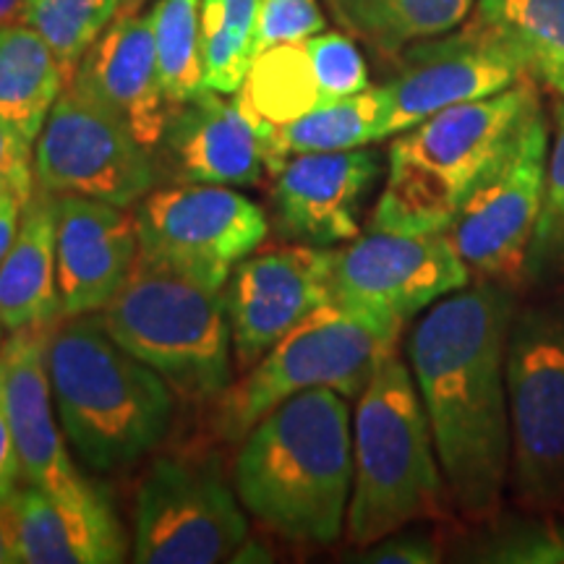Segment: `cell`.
I'll use <instances>...</instances> for the list:
<instances>
[{"mask_svg": "<svg viewBox=\"0 0 564 564\" xmlns=\"http://www.w3.org/2000/svg\"><path fill=\"white\" fill-rule=\"evenodd\" d=\"M552 133L544 108L520 123L510 144L491 162L463 202L447 236L470 272L510 285L523 278L541 202Z\"/></svg>", "mask_w": 564, "mask_h": 564, "instance_id": "11", "label": "cell"}, {"mask_svg": "<svg viewBox=\"0 0 564 564\" xmlns=\"http://www.w3.org/2000/svg\"><path fill=\"white\" fill-rule=\"evenodd\" d=\"M476 19L510 47L528 79L564 97V0H476Z\"/></svg>", "mask_w": 564, "mask_h": 564, "instance_id": "27", "label": "cell"}, {"mask_svg": "<svg viewBox=\"0 0 564 564\" xmlns=\"http://www.w3.org/2000/svg\"><path fill=\"white\" fill-rule=\"evenodd\" d=\"M327 30L316 0H262L257 24V55L282 42H303Z\"/></svg>", "mask_w": 564, "mask_h": 564, "instance_id": "34", "label": "cell"}, {"mask_svg": "<svg viewBox=\"0 0 564 564\" xmlns=\"http://www.w3.org/2000/svg\"><path fill=\"white\" fill-rule=\"evenodd\" d=\"M510 481L528 510L564 507V299L520 308L507 340Z\"/></svg>", "mask_w": 564, "mask_h": 564, "instance_id": "8", "label": "cell"}, {"mask_svg": "<svg viewBox=\"0 0 564 564\" xmlns=\"http://www.w3.org/2000/svg\"><path fill=\"white\" fill-rule=\"evenodd\" d=\"M70 82L116 112L154 154L173 105L160 79L150 13H129L112 21L76 66Z\"/></svg>", "mask_w": 564, "mask_h": 564, "instance_id": "20", "label": "cell"}, {"mask_svg": "<svg viewBox=\"0 0 564 564\" xmlns=\"http://www.w3.org/2000/svg\"><path fill=\"white\" fill-rule=\"evenodd\" d=\"M21 465L17 455V444H13L9 419H6L3 408V390H0V505L11 502V497L19 489Z\"/></svg>", "mask_w": 564, "mask_h": 564, "instance_id": "37", "label": "cell"}, {"mask_svg": "<svg viewBox=\"0 0 564 564\" xmlns=\"http://www.w3.org/2000/svg\"><path fill=\"white\" fill-rule=\"evenodd\" d=\"M34 181L47 194H76L133 207L154 192L158 162L116 112L68 82L34 141Z\"/></svg>", "mask_w": 564, "mask_h": 564, "instance_id": "10", "label": "cell"}, {"mask_svg": "<svg viewBox=\"0 0 564 564\" xmlns=\"http://www.w3.org/2000/svg\"><path fill=\"white\" fill-rule=\"evenodd\" d=\"M21 11H24V0H0V26L21 21Z\"/></svg>", "mask_w": 564, "mask_h": 564, "instance_id": "40", "label": "cell"}, {"mask_svg": "<svg viewBox=\"0 0 564 564\" xmlns=\"http://www.w3.org/2000/svg\"><path fill=\"white\" fill-rule=\"evenodd\" d=\"M535 108H541L539 89L525 76L505 91L444 108L400 131L369 230L447 232L476 183Z\"/></svg>", "mask_w": 564, "mask_h": 564, "instance_id": "4", "label": "cell"}, {"mask_svg": "<svg viewBox=\"0 0 564 564\" xmlns=\"http://www.w3.org/2000/svg\"><path fill=\"white\" fill-rule=\"evenodd\" d=\"M53 324L13 329L0 352V390L24 484L53 494H76L89 481L76 470L66 434L55 423L47 343Z\"/></svg>", "mask_w": 564, "mask_h": 564, "instance_id": "17", "label": "cell"}, {"mask_svg": "<svg viewBox=\"0 0 564 564\" xmlns=\"http://www.w3.org/2000/svg\"><path fill=\"white\" fill-rule=\"evenodd\" d=\"M262 0H202L204 87L236 95L257 58Z\"/></svg>", "mask_w": 564, "mask_h": 564, "instance_id": "28", "label": "cell"}, {"mask_svg": "<svg viewBox=\"0 0 564 564\" xmlns=\"http://www.w3.org/2000/svg\"><path fill=\"white\" fill-rule=\"evenodd\" d=\"M95 319L186 403H217L232 384L225 291H212L139 253L129 278Z\"/></svg>", "mask_w": 564, "mask_h": 564, "instance_id": "6", "label": "cell"}, {"mask_svg": "<svg viewBox=\"0 0 564 564\" xmlns=\"http://www.w3.org/2000/svg\"><path fill=\"white\" fill-rule=\"evenodd\" d=\"M335 19L366 45L398 55L415 42L457 30L476 0H327Z\"/></svg>", "mask_w": 564, "mask_h": 564, "instance_id": "25", "label": "cell"}, {"mask_svg": "<svg viewBox=\"0 0 564 564\" xmlns=\"http://www.w3.org/2000/svg\"><path fill=\"white\" fill-rule=\"evenodd\" d=\"M249 539L238 494L215 463L196 455L158 457L137 491L133 562H232Z\"/></svg>", "mask_w": 564, "mask_h": 564, "instance_id": "9", "label": "cell"}, {"mask_svg": "<svg viewBox=\"0 0 564 564\" xmlns=\"http://www.w3.org/2000/svg\"><path fill=\"white\" fill-rule=\"evenodd\" d=\"M68 82L37 32L21 21L0 26V121L32 147Z\"/></svg>", "mask_w": 564, "mask_h": 564, "instance_id": "23", "label": "cell"}, {"mask_svg": "<svg viewBox=\"0 0 564 564\" xmlns=\"http://www.w3.org/2000/svg\"><path fill=\"white\" fill-rule=\"evenodd\" d=\"M523 278L535 288H564V97L554 108L544 202L528 246Z\"/></svg>", "mask_w": 564, "mask_h": 564, "instance_id": "31", "label": "cell"}, {"mask_svg": "<svg viewBox=\"0 0 564 564\" xmlns=\"http://www.w3.org/2000/svg\"><path fill=\"white\" fill-rule=\"evenodd\" d=\"M449 499L419 387L394 352L358 394L352 491L345 533L364 549L405 525L442 518Z\"/></svg>", "mask_w": 564, "mask_h": 564, "instance_id": "5", "label": "cell"}, {"mask_svg": "<svg viewBox=\"0 0 564 564\" xmlns=\"http://www.w3.org/2000/svg\"><path fill=\"white\" fill-rule=\"evenodd\" d=\"M335 249L282 243L249 253L225 285L232 356L243 371L257 366L295 324L333 301Z\"/></svg>", "mask_w": 564, "mask_h": 564, "instance_id": "14", "label": "cell"}, {"mask_svg": "<svg viewBox=\"0 0 564 564\" xmlns=\"http://www.w3.org/2000/svg\"><path fill=\"white\" fill-rule=\"evenodd\" d=\"M236 100L241 102L246 116L257 123L264 139H270L272 129L293 123L295 118L324 105L306 40L282 42L259 53L243 87L236 91Z\"/></svg>", "mask_w": 564, "mask_h": 564, "instance_id": "26", "label": "cell"}, {"mask_svg": "<svg viewBox=\"0 0 564 564\" xmlns=\"http://www.w3.org/2000/svg\"><path fill=\"white\" fill-rule=\"evenodd\" d=\"M160 167L171 181L212 186H257L270 173V150L241 102L204 89L194 100L173 105L158 144Z\"/></svg>", "mask_w": 564, "mask_h": 564, "instance_id": "18", "label": "cell"}, {"mask_svg": "<svg viewBox=\"0 0 564 564\" xmlns=\"http://www.w3.org/2000/svg\"><path fill=\"white\" fill-rule=\"evenodd\" d=\"M352 560L371 564H434L442 560V552L432 533L405 525L364 546V554L352 556Z\"/></svg>", "mask_w": 564, "mask_h": 564, "instance_id": "35", "label": "cell"}, {"mask_svg": "<svg viewBox=\"0 0 564 564\" xmlns=\"http://www.w3.org/2000/svg\"><path fill=\"white\" fill-rule=\"evenodd\" d=\"M55 196V264L63 316L97 314L139 259L137 217L76 194Z\"/></svg>", "mask_w": 564, "mask_h": 564, "instance_id": "19", "label": "cell"}, {"mask_svg": "<svg viewBox=\"0 0 564 564\" xmlns=\"http://www.w3.org/2000/svg\"><path fill=\"white\" fill-rule=\"evenodd\" d=\"M47 369L66 442L91 470L129 468L165 440L175 392L95 316L53 322Z\"/></svg>", "mask_w": 564, "mask_h": 564, "instance_id": "3", "label": "cell"}, {"mask_svg": "<svg viewBox=\"0 0 564 564\" xmlns=\"http://www.w3.org/2000/svg\"><path fill=\"white\" fill-rule=\"evenodd\" d=\"M241 442L232 484L243 510L291 544H335L352 491L348 398L327 387L293 394Z\"/></svg>", "mask_w": 564, "mask_h": 564, "instance_id": "2", "label": "cell"}, {"mask_svg": "<svg viewBox=\"0 0 564 564\" xmlns=\"http://www.w3.org/2000/svg\"><path fill=\"white\" fill-rule=\"evenodd\" d=\"M379 171V158L366 150L308 152L282 160L270 173L274 230L288 241L308 246L356 241L364 199Z\"/></svg>", "mask_w": 564, "mask_h": 564, "instance_id": "16", "label": "cell"}, {"mask_svg": "<svg viewBox=\"0 0 564 564\" xmlns=\"http://www.w3.org/2000/svg\"><path fill=\"white\" fill-rule=\"evenodd\" d=\"M24 207L26 204L17 196H0V264H3L6 253L11 251L13 241H17Z\"/></svg>", "mask_w": 564, "mask_h": 564, "instance_id": "38", "label": "cell"}, {"mask_svg": "<svg viewBox=\"0 0 564 564\" xmlns=\"http://www.w3.org/2000/svg\"><path fill=\"white\" fill-rule=\"evenodd\" d=\"M0 564H19V531L13 505H0Z\"/></svg>", "mask_w": 564, "mask_h": 564, "instance_id": "39", "label": "cell"}, {"mask_svg": "<svg viewBox=\"0 0 564 564\" xmlns=\"http://www.w3.org/2000/svg\"><path fill=\"white\" fill-rule=\"evenodd\" d=\"M139 0H123V9H131V6H137Z\"/></svg>", "mask_w": 564, "mask_h": 564, "instance_id": "41", "label": "cell"}, {"mask_svg": "<svg viewBox=\"0 0 564 564\" xmlns=\"http://www.w3.org/2000/svg\"><path fill=\"white\" fill-rule=\"evenodd\" d=\"M514 314L510 288L484 280L436 301L408 343L449 499L478 523L497 514L510 478L507 340Z\"/></svg>", "mask_w": 564, "mask_h": 564, "instance_id": "1", "label": "cell"}, {"mask_svg": "<svg viewBox=\"0 0 564 564\" xmlns=\"http://www.w3.org/2000/svg\"><path fill=\"white\" fill-rule=\"evenodd\" d=\"M34 152L30 141H24L17 131L0 121V196H17L30 202L34 194Z\"/></svg>", "mask_w": 564, "mask_h": 564, "instance_id": "36", "label": "cell"}, {"mask_svg": "<svg viewBox=\"0 0 564 564\" xmlns=\"http://www.w3.org/2000/svg\"><path fill=\"white\" fill-rule=\"evenodd\" d=\"M465 560L494 564H564V523L546 518L494 520Z\"/></svg>", "mask_w": 564, "mask_h": 564, "instance_id": "32", "label": "cell"}, {"mask_svg": "<svg viewBox=\"0 0 564 564\" xmlns=\"http://www.w3.org/2000/svg\"><path fill=\"white\" fill-rule=\"evenodd\" d=\"M19 564H116L126 560V533L95 486L53 494L26 484L11 497Z\"/></svg>", "mask_w": 564, "mask_h": 564, "instance_id": "21", "label": "cell"}, {"mask_svg": "<svg viewBox=\"0 0 564 564\" xmlns=\"http://www.w3.org/2000/svg\"><path fill=\"white\" fill-rule=\"evenodd\" d=\"M470 280L447 232L369 230L345 249H335L329 291L337 306L403 329L411 316L463 291Z\"/></svg>", "mask_w": 564, "mask_h": 564, "instance_id": "13", "label": "cell"}, {"mask_svg": "<svg viewBox=\"0 0 564 564\" xmlns=\"http://www.w3.org/2000/svg\"><path fill=\"white\" fill-rule=\"evenodd\" d=\"M0 329H3V322H0ZM3 345H6L3 343V335H0V352H3Z\"/></svg>", "mask_w": 564, "mask_h": 564, "instance_id": "42", "label": "cell"}, {"mask_svg": "<svg viewBox=\"0 0 564 564\" xmlns=\"http://www.w3.org/2000/svg\"><path fill=\"white\" fill-rule=\"evenodd\" d=\"M55 264V196L42 192L26 202L11 251L0 264V322L6 329L61 319Z\"/></svg>", "mask_w": 564, "mask_h": 564, "instance_id": "22", "label": "cell"}, {"mask_svg": "<svg viewBox=\"0 0 564 564\" xmlns=\"http://www.w3.org/2000/svg\"><path fill=\"white\" fill-rule=\"evenodd\" d=\"M400 329L358 316L335 301L288 333L241 382L217 400L212 429L225 442H241L259 419L293 394L327 387L358 398L373 371L394 352Z\"/></svg>", "mask_w": 564, "mask_h": 564, "instance_id": "7", "label": "cell"}, {"mask_svg": "<svg viewBox=\"0 0 564 564\" xmlns=\"http://www.w3.org/2000/svg\"><path fill=\"white\" fill-rule=\"evenodd\" d=\"M520 79H525L523 66L478 19L460 32L415 42L398 76L384 84L390 95L387 137H398L444 108L505 91Z\"/></svg>", "mask_w": 564, "mask_h": 564, "instance_id": "15", "label": "cell"}, {"mask_svg": "<svg viewBox=\"0 0 564 564\" xmlns=\"http://www.w3.org/2000/svg\"><path fill=\"white\" fill-rule=\"evenodd\" d=\"M137 230L141 257L225 291L232 270L262 246L270 223L232 186L178 183L141 199Z\"/></svg>", "mask_w": 564, "mask_h": 564, "instance_id": "12", "label": "cell"}, {"mask_svg": "<svg viewBox=\"0 0 564 564\" xmlns=\"http://www.w3.org/2000/svg\"><path fill=\"white\" fill-rule=\"evenodd\" d=\"M324 105L369 89V68L356 42L340 32H319L306 40Z\"/></svg>", "mask_w": 564, "mask_h": 564, "instance_id": "33", "label": "cell"}, {"mask_svg": "<svg viewBox=\"0 0 564 564\" xmlns=\"http://www.w3.org/2000/svg\"><path fill=\"white\" fill-rule=\"evenodd\" d=\"M387 121H390V95L384 84L319 105L306 116L295 118L293 123L272 129L267 139L270 173L293 154L361 150L371 141L387 137Z\"/></svg>", "mask_w": 564, "mask_h": 564, "instance_id": "24", "label": "cell"}, {"mask_svg": "<svg viewBox=\"0 0 564 564\" xmlns=\"http://www.w3.org/2000/svg\"><path fill=\"white\" fill-rule=\"evenodd\" d=\"M152 17L160 79L171 105L194 100L204 89L202 0H158Z\"/></svg>", "mask_w": 564, "mask_h": 564, "instance_id": "29", "label": "cell"}, {"mask_svg": "<svg viewBox=\"0 0 564 564\" xmlns=\"http://www.w3.org/2000/svg\"><path fill=\"white\" fill-rule=\"evenodd\" d=\"M121 9L123 0H24L21 24L47 42L74 79L76 66Z\"/></svg>", "mask_w": 564, "mask_h": 564, "instance_id": "30", "label": "cell"}]
</instances>
